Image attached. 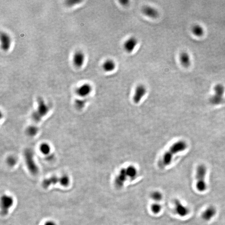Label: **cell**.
<instances>
[{"label": "cell", "instance_id": "obj_1", "mask_svg": "<svg viewBox=\"0 0 225 225\" xmlns=\"http://www.w3.org/2000/svg\"><path fill=\"white\" fill-rule=\"evenodd\" d=\"M187 147L186 143L184 141H179L175 142L170 148L169 151L165 152L163 157V163L164 165H168L171 163L173 157L176 153L183 152Z\"/></svg>", "mask_w": 225, "mask_h": 225}, {"label": "cell", "instance_id": "obj_2", "mask_svg": "<svg viewBox=\"0 0 225 225\" xmlns=\"http://www.w3.org/2000/svg\"><path fill=\"white\" fill-rule=\"evenodd\" d=\"M206 168L203 165H200L197 167L196 171V189L200 192L206 191L207 188L206 182Z\"/></svg>", "mask_w": 225, "mask_h": 225}, {"label": "cell", "instance_id": "obj_3", "mask_svg": "<svg viewBox=\"0 0 225 225\" xmlns=\"http://www.w3.org/2000/svg\"><path fill=\"white\" fill-rule=\"evenodd\" d=\"M215 94L210 99V101L213 104H218L223 101V96L225 92V88L222 84L216 85L214 87Z\"/></svg>", "mask_w": 225, "mask_h": 225}, {"label": "cell", "instance_id": "obj_4", "mask_svg": "<svg viewBox=\"0 0 225 225\" xmlns=\"http://www.w3.org/2000/svg\"><path fill=\"white\" fill-rule=\"evenodd\" d=\"M147 91L146 86L144 85H138L135 88L133 96V101L136 103H138L146 95Z\"/></svg>", "mask_w": 225, "mask_h": 225}, {"label": "cell", "instance_id": "obj_5", "mask_svg": "<svg viewBox=\"0 0 225 225\" xmlns=\"http://www.w3.org/2000/svg\"><path fill=\"white\" fill-rule=\"evenodd\" d=\"M14 200L13 197L8 195H3L1 199L2 212L3 215H6L9 210L13 206Z\"/></svg>", "mask_w": 225, "mask_h": 225}, {"label": "cell", "instance_id": "obj_6", "mask_svg": "<svg viewBox=\"0 0 225 225\" xmlns=\"http://www.w3.org/2000/svg\"><path fill=\"white\" fill-rule=\"evenodd\" d=\"M138 43V40L136 38L130 37L124 42L123 48L124 51L128 54L132 53L136 49Z\"/></svg>", "mask_w": 225, "mask_h": 225}, {"label": "cell", "instance_id": "obj_7", "mask_svg": "<svg viewBox=\"0 0 225 225\" xmlns=\"http://www.w3.org/2000/svg\"><path fill=\"white\" fill-rule=\"evenodd\" d=\"M174 203L175 211L177 215L181 217H184L189 214V209L184 206L179 199H175Z\"/></svg>", "mask_w": 225, "mask_h": 225}, {"label": "cell", "instance_id": "obj_8", "mask_svg": "<svg viewBox=\"0 0 225 225\" xmlns=\"http://www.w3.org/2000/svg\"><path fill=\"white\" fill-rule=\"evenodd\" d=\"M141 11L144 15L152 19H157L159 15V12L157 9L149 5L143 6Z\"/></svg>", "mask_w": 225, "mask_h": 225}, {"label": "cell", "instance_id": "obj_9", "mask_svg": "<svg viewBox=\"0 0 225 225\" xmlns=\"http://www.w3.org/2000/svg\"><path fill=\"white\" fill-rule=\"evenodd\" d=\"M216 209L215 207L209 206L202 212L201 218L205 221H210L216 216Z\"/></svg>", "mask_w": 225, "mask_h": 225}, {"label": "cell", "instance_id": "obj_10", "mask_svg": "<svg viewBox=\"0 0 225 225\" xmlns=\"http://www.w3.org/2000/svg\"><path fill=\"white\" fill-rule=\"evenodd\" d=\"M1 47L4 51H8L11 48V39L9 34L6 32H2L1 34Z\"/></svg>", "mask_w": 225, "mask_h": 225}, {"label": "cell", "instance_id": "obj_11", "mask_svg": "<svg viewBox=\"0 0 225 225\" xmlns=\"http://www.w3.org/2000/svg\"><path fill=\"white\" fill-rule=\"evenodd\" d=\"M85 61V55L84 53L81 51H78L75 53L73 58L74 65L78 68L81 67L84 64Z\"/></svg>", "mask_w": 225, "mask_h": 225}, {"label": "cell", "instance_id": "obj_12", "mask_svg": "<svg viewBox=\"0 0 225 225\" xmlns=\"http://www.w3.org/2000/svg\"><path fill=\"white\" fill-rule=\"evenodd\" d=\"M29 155L27 153H26V163L27 165L28 168L30 171L33 174H36L38 172V169L37 166L36 165L33 160L31 153H28Z\"/></svg>", "mask_w": 225, "mask_h": 225}, {"label": "cell", "instance_id": "obj_13", "mask_svg": "<svg viewBox=\"0 0 225 225\" xmlns=\"http://www.w3.org/2000/svg\"><path fill=\"white\" fill-rule=\"evenodd\" d=\"M116 62L111 58L106 59L102 65L103 70L107 73L112 72L116 69Z\"/></svg>", "mask_w": 225, "mask_h": 225}, {"label": "cell", "instance_id": "obj_14", "mask_svg": "<svg viewBox=\"0 0 225 225\" xmlns=\"http://www.w3.org/2000/svg\"><path fill=\"white\" fill-rule=\"evenodd\" d=\"M92 91V88L89 83H85L81 85L77 90V93L81 96L85 97L89 95Z\"/></svg>", "mask_w": 225, "mask_h": 225}, {"label": "cell", "instance_id": "obj_15", "mask_svg": "<svg viewBox=\"0 0 225 225\" xmlns=\"http://www.w3.org/2000/svg\"><path fill=\"white\" fill-rule=\"evenodd\" d=\"M61 182V177L58 178L56 176H53L44 180L42 182V186L45 189H47L51 185H56L57 183H59L60 184Z\"/></svg>", "mask_w": 225, "mask_h": 225}, {"label": "cell", "instance_id": "obj_16", "mask_svg": "<svg viewBox=\"0 0 225 225\" xmlns=\"http://www.w3.org/2000/svg\"><path fill=\"white\" fill-rule=\"evenodd\" d=\"M179 60L183 66L188 67L191 63V57L189 54L186 52H182L179 56Z\"/></svg>", "mask_w": 225, "mask_h": 225}, {"label": "cell", "instance_id": "obj_17", "mask_svg": "<svg viewBox=\"0 0 225 225\" xmlns=\"http://www.w3.org/2000/svg\"><path fill=\"white\" fill-rule=\"evenodd\" d=\"M128 178L126 173V169H123L120 171L119 174L118 175L117 178L116 179V183L117 185L121 186L123 185L126 178Z\"/></svg>", "mask_w": 225, "mask_h": 225}, {"label": "cell", "instance_id": "obj_18", "mask_svg": "<svg viewBox=\"0 0 225 225\" xmlns=\"http://www.w3.org/2000/svg\"><path fill=\"white\" fill-rule=\"evenodd\" d=\"M193 34L197 37H201L204 34V29L202 26L199 24H196L191 29Z\"/></svg>", "mask_w": 225, "mask_h": 225}, {"label": "cell", "instance_id": "obj_19", "mask_svg": "<svg viewBox=\"0 0 225 225\" xmlns=\"http://www.w3.org/2000/svg\"><path fill=\"white\" fill-rule=\"evenodd\" d=\"M125 169L128 178L134 179L136 176L137 171L134 166L130 165Z\"/></svg>", "mask_w": 225, "mask_h": 225}, {"label": "cell", "instance_id": "obj_20", "mask_svg": "<svg viewBox=\"0 0 225 225\" xmlns=\"http://www.w3.org/2000/svg\"><path fill=\"white\" fill-rule=\"evenodd\" d=\"M152 199L154 200L155 201H161V200L162 199L163 195L161 192L159 191H155L152 193V196H151Z\"/></svg>", "mask_w": 225, "mask_h": 225}, {"label": "cell", "instance_id": "obj_21", "mask_svg": "<svg viewBox=\"0 0 225 225\" xmlns=\"http://www.w3.org/2000/svg\"><path fill=\"white\" fill-rule=\"evenodd\" d=\"M151 209L153 213L157 214L161 211V206L158 203H155L151 206Z\"/></svg>", "mask_w": 225, "mask_h": 225}, {"label": "cell", "instance_id": "obj_22", "mask_svg": "<svg viewBox=\"0 0 225 225\" xmlns=\"http://www.w3.org/2000/svg\"><path fill=\"white\" fill-rule=\"evenodd\" d=\"M70 183L69 178L66 175H63L61 177V182L60 185L62 186L66 187L68 186Z\"/></svg>", "mask_w": 225, "mask_h": 225}, {"label": "cell", "instance_id": "obj_23", "mask_svg": "<svg viewBox=\"0 0 225 225\" xmlns=\"http://www.w3.org/2000/svg\"><path fill=\"white\" fill-rule=\"evenodd\" d=\"M41 150L44 154H47L49 152V147L47 145L44 144L41 146Z\"/></svg>", "mask_w": 225, "mask_h": 225}, {"label": "cell", "instance_id": "obj_24", "mask_svg": "<svg viewBox=\"0 0 225 225\" xmlns=\"http://www.w3.org/2000/svg\"><path fill=\"white\" fill-rule=\"evenodd\" d=\"M80 1H66V3L68 5L70 6H73L75 4H77L78 3L80 2Z\"/></svg>", "mask_w": 225, "mask_h": 225}, {"label": "cell", "instance_id": "obj_25", "mask_svg": "<svg viewBox=\"0 0 225 225\" xmlns=\"http://www.w3.org/2000/svg\"><path fill=\"white\" fill-rule=\"evenodd\" d=\"M8 163L10 165H14V164L16 163V161L14 158H10L8 161Z\"/></svg>", "mask_w": 225, "mask_h": 225}, {"label": "cell", "instance_id": "obj_26", "mask_svg": "<svg viewBox=\"0 0 225 225\" xmlns=\"http://www.w3.org/2000/svg\"><path fill=\"white\" fill-rule=\"evenodd\" d=\"M44 225H56L55 223L52 221H48L45 223Z\"/></svg>", "mask_w": 225, "mask_h": 225}, {"label": "cell", "instance_id": "obj_27", "mask_svg": "<svg viewBox=\"0 0 225 225\" xmlns=\"http://www.w3.org/2000/svg\"><path fill=\"white\" fill-rule=\"evenodd\" d=\"M120 3L122 4V5H124V6H125V5H127L128 4L129 1H120Z\"/></svg>", "mask_w": 225, "mask_h": 225}]
</instances>
